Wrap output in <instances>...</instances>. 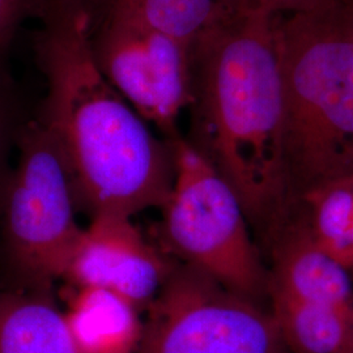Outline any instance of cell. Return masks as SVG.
Listing matches in <instances>:
<instances>
[{
    "label": "cell",
    "instance_id": "1",
    "mask_svg": "<svg viewBox=\"0 0 353 353\" xmlns=\"http://www.w3.org/2000/svg\"><path fill=\"white\" fill-rule=\"evenodd\" d=\"M36 38L46 79L37 119L55 140L71 173L79 205L90 216H134L161 208L173 182L168 139L109 84L92 54L93 14L67 0H50Z\"/></svg>",
    "mask_w": 353,
    "mask_h": 353
},
{
    "label": "cell",
    "instance_id": "2",
    "mask_svg": "<svg viewBox=\"0 0 353 353\" xmlns=\"http://www.w3.org/2000/svg\"><path fill=\"white\" fill-rule=\"evenodd\" d=\"M191 138L268 240L290 216L275 14L242 12L194 49Z\"/></svg>",
    "mask_w": 353,
    "mask_h": 353
},
{
    "label": "cell",
    "instance_id": "3",
    "mask_svg": "<svg viewBox=\"0 0 353 353\" xmlns=\"http://www.w3.org/2000/svg\"><path fill=\"white\" fill-rule=\"evenodd\" d=\"M293 204L353 174V0H316L275 14Z\"/></svg>",
    "mask_w": 353,
    "mask_h": 353
},
{
    "label": "cell",
    "instance_id": "4",
    "mask_svg": "<svg viewBox=\"0 0 353 353\" xmlns=\"http://www.w3.org/2000/svg\"><path fill=\"white\" fill-rule=\"evenodd\" d=\"M0 201V288L52 292L83 228L71 173L55 140L38 119L21 127Z\"/></svg>",
    "mask_w": 353,
    "mask_h": 353
},
{
    "label": "cell",
    "instance_id": "5",
    "mask_svg": "<svg viewBox=\"0 0 353 353\" xmlns=\"http://www.w3.org/2000/svg\"><path fill=\"white\" fill-rule=\"evenodd\" d=\"M168 140L174 172L161 207L160 245L176 262L262 303L268 270L252 240L239 195L188 138L178 134Z\"/></svg>",
    "mask_w": 353,
    "mask_h": 353
},
{
    "label": "cell",
    "instance_id": "6",
    "mask_svg": "<svg viewBox=\"0 0 353 353\" xmlns=\"http://www.w3.org/2000/svg\"><path fill=\"white\" fill-rule=\"evenodd\" d=\"M145 310L137 353H288L262 303L179 262Z\"/></svg>",
    "mask_w": 353,
    "mask_h": 353
},
{
    "label": "cell",
    "instance_id": "7",
    "mask_svg": "<svg viewBox=\"0 0 353 353\" xmlns=\"http://www.w3.org/2000/svg\"><path fill=\"white\" fill-rule=\"evenodd\" d=\"M94 62L140 117L172 139L194 97V51L131 13L103 7L93 17Z\"/></svg>",
    "mask_w": 353,
    "mask_h": 353
},
{
    "label": "cell",
    "instance_id": "8",
    "mask_svg": "<svg viewBox=\"0 0 353 353\" xmlns=\"http://www.w3.org/2000/svg\"><path fill=\"white\" fill-rule=\"evenodd\" d=\"M176 265L163 246L153 243L131 216H92L81 230L63 280L71 287L110 290L145 310Z\"/></svg>",
    "mask_w": 353,
    "mask_h": 353
},
{
    "label": "cell",
    "instance_id": "9",
    "mask_svg": "<svg viewBox=\"0 0 353 353\" xmlns=\"http://www.w3.org/2000/svg\"><path fill=\"white\" fill-rule=\"evenodd\" d=\"M268 241V290L353 314L352 271L316 243L300 216H290Z\"/></svg>",
    "mask_w": 353,
    "mask_h": 353
},
{
    "label": "cell",
    "instance_id": "10",
    "mask_svg": "<svg viewBox=\"0 0 353 353\" xmlns=\"http://www.w3.org/2000/svg\"><path fill=\"white\" fill-rule=\"evenodd\" d=\"M139 307L110 290H65V321L80 353H137L143 321Z\"/></svg>",
    "mask_w": 353,
    "mask_h": 353
},
{
    "label": "cell",
    "instance_id": "11",
    "mask_svg": "<svg viewBox=\"0 0 353 353\" xmlns=\"http://www.w3.org/2000/svg\"><path fill=\"white\" fill-rule=\"evenodd\" d=\"M0 353H80L52 292L0 288Z\"/></svg>",
    "mask_w": 353,
    "mask_h": 353
},
{
    "label": "cell",
    "instance_id": "12",
    "mask_svg": "<svg viewBox=\"0 0 353 353\" xmlns=\"http://www.w3.org/2000/svg\"><path fill=\"white\" fill-rule=\"evenodd\" d=\"M270 313L288 353H353V314L268 290Z\"/></svg>",
    "mask_w": 353,
    "mask_h": 353
},
{
    "label": "cell",
    "instance_id": "13",
    "mask_svg": "<svg viewBox=\"0 0 353 353\" xmlns=\"http://www.w3.org/2000/svg\"><path fill=\"white\" fill-rule=\"evenodd\" d=\"M108 6L178 38L192 51L243 12L240 0H106Z\"/></svg>",
    "mask_w": 353,
    "mask_h": 353
},
{
    "label": "cell",
    "instance_id": "14",
    "mask_svg": "<svg viewBox=\"0 0 353 353\" xmlns=\"http://www.w3.org/2000/svg\"><path fill=\"white\" fill-rule=\"evenodd\" d=\"M296 204L303 207L300 219L316 243L348 267L353 224V174L318 183L306 190Z\"/></svg>",
    "mask_w": 353,
    "mask_h": 353
},
{
    "label": "cell",
    "instance_id": "15",
    "mask_svg": "<svg viewBox=\"0 0 353 353\" xmlns=\"http://www.w3.org/2000/svg\"><path fill=\"white\" fill-rule=\"evenodd\" d=\"M50 0H0V79L10 77L8 54L20 26L28 19H42Z\"/></svg>",
    "mask_w": 353,
    "mask_h": 353
},
{
    "label": "cell",
    "instance_id": "16",
    "mask_svg": "<svg viewBox=\"0 0 353 353\" xmlns=\"http://www.w3.org/2000/svg\"><path fill=\"white\" fill-rule=\"evenodd\" d=\"M24 123L19 119V106L11 77L0 79V201L12 173L10 153Z\"/></svg>",
    "mask_w": 353,
    "mask_h": 353
},
{
    "label": "cell",
    "instance_id": "17",
    "mask_svg": "<svg viewBox=\"0 0 353 353\" xmlns=\"http://www.w3.org/2000/svg\"><path fill=\"white\" fill-rule=\"evenodd\" d=\"M316 0H240L243 12L283 14L303 8Z\"/></svg>",
    "mask_w": 353,
    "mask_h": 353
},
{
    "label": "cell",
    "instance_id": "18",
    "mask_svg": "<svg viewBox=\"0 0 353 353\" xmlns=\"http://www.w3.org/2000/svg\"><path fill=\"white\" fill-rule=\"evenodd\" d=\"M67 1L76 3V4H80V6L85 7L87 10L92 12L93 17L96 16V13L99 12L102 7L105 6V3H106V0H67Z\"/></svg>",
    "mask_w": 353,
    "mask_h": 353
},
{
    "label": "cell",
    "instance_id": "19",
    "mask_svg": "<svg viewBox=\"0 0 353 353\" xmlns=\"http://www.w3.org/2000/svg\"><path fill=\"white\" fill-rule=\"evenodd\" d=\"M348 267L351 268L353 272V224L351 229V236H350V258H348Z\"/></svg>",
    "mask_w": 353,
    "mask_h": 353
},
{
    "label": "cell",
    "instance_id": "20",
    "mask_svg": "<svg viewBox=\"0 0 353 353\" xmlns=\"http://www.w3.org/2000/svg\"><path fill=\"white\" fill-rule=\"evenodd\" d=\"M352 274H353V272H352Z\"/></svg>",
    "mask_w": 353,
    "mask_h": 353
}]
</instances>
